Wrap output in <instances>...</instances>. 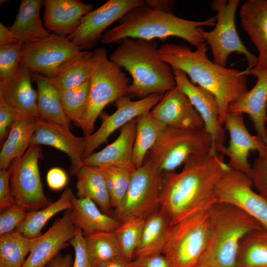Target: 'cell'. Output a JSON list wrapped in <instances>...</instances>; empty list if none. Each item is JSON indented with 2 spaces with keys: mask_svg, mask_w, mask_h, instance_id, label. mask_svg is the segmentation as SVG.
<instances>
[{
  "mask_svg": "<svg viewBox=\"0 0 267 267\" xmlns=\"http://www.w3.org/2000/svg\"><path fill=\"white\" fill-rule=\"evenodd\" d=\"M173 69L177 86L186 94L201 116L204 128L211 137L210 153L222 154L225 146V129L220 123L218 104L215 96L192 83L181 70Z\"/></svg>",
  "mask_w": 267,
  "mask_h": 267,
  "instance_id": "16",
  "label": "cell"
},
{
  "mask_svg": "<svg viewBox=\"0 0 267 267\" xmlns=\"http://www.w3.org/2000/svg\"><path fill=\"white\" fill-rule=\"evenodd\" d=\"M119 24L103 34L105 44L120 43L126 38L152 41L169 37L181 38L197 48L205 43L201 31L204 26H215L216 17L203 21H192L160 10L145 3L124 16Z\"/></svg>",
  "mask_w": 267,
  "mask_h": 267,
  "instance_id": "3",
  "label": "cell"
},
{
  "mask_svg": "<svg viewBox=\"0 0 267 267\" xmlns=\"http://www.w3.org/2000/svg\"><path fill=\"white\" fill-rule=\"evenodd\" d=\"M10 178V171L7 169H2L0 171V209L5 210L13 204L12 201L9 179Z\"/></svg>",
  "mask_w": 267,
  "mask_h": 267,
  "instance_id": "46",
  "label": "cell"
},
{
  "mask_svg": "<svg viewBox=\"0 0 267 267\" xmlns=\"http://www.w3.org/2000/svg\"><path fill=\"white\" fill-rule=\"evenodd\" d=\"M236 267H267V230H255L241 241Z\"/></svg>",
  "mask_w": 267,
  "mask_h": 267,
  "instance_id": "35",
  "label": "cell"
},
{
  "mask_svg": "<svg viewBox=\"0 0 267 267\" xmlns=\"http://www.w3.org/2000/svg\"></svg>",
  "mask_w": 267,
  "mask_h": 267,
  "instance_id": "54",
  "label": "cell"
},
{
  "mask_svg": "<svg viewBox=\"0 0 267 267\" xmlns=\"http://www.w3.org/2000/svg\"><path fill=\"white\" fill-rule=\"evenodd\" d=\"M144 0H109L85 15L76 30L67 38L82 50L93 48L106 29L133 9L143 4Z\"/></svg>",
  "mask_w": 267,
  "mask_h": 267,
  "instance_id": "13",
  "label": "cell"
},
{
  "mask_svg": "<svg viewBox=\"0 0 267 267\" xmlns=\"http://www.w3.org/2000/svg\"><path fill=\"white\" fill-rule=\"evenodd\" d=\"M46 180L48 187L53 190L64 188L68 181V176L65 171L59 168L50 169L47 173Z\"/></svg>",
  "mask_w": 267,
  "mask_h": 267,
  "instance_id": "48",
  "label": "cell"
},
{
  "mask_svg": "<svg viewBox=\"0 0 267 267\" xmlns=\"http://www.w3.org/2000/svg\"><path fill=\"white\" fill-rule=\"evenodd\" d=\"M43 0H23L13 24L9 27L15 39L23 44L34 43L49 37L40 17Z\"/></svg>",
  "mask_w": 267,
  "mask_h": 267,
  "instance_id": "26",
  "label": "cell"
},
{
  "mask_svg": "<svg viewBox=\"0 0 267 267\" xmlns=\"http://www.w3.org/2000/svg\"><path fill=\"white\" fill-rule=\"evenodd\" d=\"M81 50L66 37L52 33L39 42L23 44L21 64L32 73L53 78L65 61Z\"/></svg>",
  "mask_w": 267,
  "mask_h": 267,
  "instance_id": "12",
  "label": "cell"
},
{
  "mask_svg": "<svg viewBox=\"0 0 267 267\" xmlns=\"http://www.w3.org/2000/svg\"><path fill=\"white\" fill-rule=\"evenodd\" d=\"M149 113L168 127L181 129L204 128L201 116L186 94L177 86L166 92Z\"/></svg>",
  "mask_w": 267,
  "mask_h": 267,
  "instance_id": "19",
  "label": "cell"
},
{
  "mask_svg": "<svg viewBox=\"0 0 267 267\" xmlns=\"http://www.w3.org/2000/svg\"><path fill=\"white\" fill-rule=\"evenodd\" d=\"M44 20L51 33L67 37L79 27L81 18L93 9L80 0H44Z\"/></svg>",
  "mask_w": 267,
  "mask_h": 267,
  "instance_id": "22",
  "label": "cell"
},
{
  "mask_svg": "<svg viewBox=\"0 0 267 267\" xmlns=\"http://www.w3.org/2000/svg\"><path fill=\"white\" fill-rule=\"evenodd\" d=\"M39 118L30 115L17 117L0 152V169H7L12 162L23 155L31 145Z\"/></svg>",
  "mask_w": 267,
  "mask_h": 267,
  "instance_id": "28",
  "label": "cell"
},
{
  "mask_svg": "<svg viewBox=\"0 0 267 267\" xmlns=\"http://www.w3.org/2000/svg\"><path fill=\"white\" fill-rule=\"evenodd\" d=\"M28 211L23 207L13 204L0 215V235L11 232L21 224Z\"/></svg>",
  "mask_w": 267,
  "mask_h": 267,
  "instance_id": "43",
  "label": "cell"
},
{
  "mask_svg": "<svg viewBox=\"0 0 267 267\" xmlns=\"http://www.w3.org/2000/svg\"><path fill=\"white\" fill-rule=\"evenodd\" d=\"M159 47L155 40L126 38L110 54L109 59L132 78L131 97L164 93L177 86L173 69L161 58Z\"/></svg>",
  "mask_w": 267,
  "mask_h": 267,
  "instance_id": "4",
  "label": "cell"
},
{
  "mask_svg": "<svg viewBox=\"0 0 267 267\" xmlns=\"http://www.w3.org/2000/svg\"><path fill=\"white\" fill-rule=\"evenodd\" d=\"M43 157L40 145H31L9 167L13 204L28 212L41 210L52 202L44 195L41 180L39 160Z\"/></svg>",
  "mask_w": 267,
  "mask_h": 267,
  "instance_id": "11",
  "label": "cell"
},
{
  "mask_svg": "<svg viewBox=\"0 0 267 267\" xmlns=\"http://www.w3.org/2000/svg\"><path fill=\"white\" fill-rule=\"evenodd\" d=\"M194 267H210L206 266L201 265H197Z\"/></svg>",
  "mask_w": 267,
  "mask_h": 267,
  "instance_id": "53",
  "label": "cell"
},
{
  "mask_svg": "<svg viewBox=\"0 0 267 267\" xmlns=\"http://www.w3.org/2000/svg\"><path fill=\"white\" fill-rule=\"evenodd\" d=\"M166 127L163 123L152 117L149 112L136 118V132L132 157V163L135 169L144 163L146 155Z\"/></svg>",
  "mask_w": 267,
  "mask_h": 267,
  "instance_id": "32",
  "label": "cell"
},
{
  "mask_svg": "<svg viewBox=\"0 0 267 267\" xmlns=\"http://www.w3.org/2000/svg\"><path fill=\"white\" fill-rule=\"evenodd\" d=\"M135 132L136 118L120 129L119 134L113 142L84 159V165L95 167L133 165L132 157Z\"/></svg>",
  "mask_w": 267,
  "mask_h": 267,
  "instance_id": "25",
  "label": "cell"
},
{
  "mask_svg": "<svg viewBox=\"0 0 267 267\" xmlns=\"http://www.w3.org/2000/svg\"><path fill=\"white\" fill-rule=\"evenodd\" d=\"M129 262L123 257L102 263L95 267H128Z\"/></svg>",
  "mask_w": 267,
  "mask_h": 267,
  "instance_id": "52",
  "label": "cell"
},
{
  "mask_svg": "<svg viewBox=\"0 0 267 267\" xmlns=\"http://www.w3.org/2000/svg\"><path fill=\"white\" fill-rule=\"evenodd\" d=\"M32 77L38 87L37 110L39 118L70 130L71 121L64 111L60 90L52 78L37 73H33Z\"/></svg>",
  "mask_w": 267,
  "mask_h": 267,
  "instance_id": "29",
  "label": "cell"
},
{
  "mask_svg": "<svg viewBox=\"0 0 267 267\" xmlns=\"http://www.w3.org/2000/svg\"><path fill=\"white\" fill-rule=\"evenodd\" d=\"M128 267H169L163 254L137 257L129 262Z\"/></svg>",
  "mask_w": 267,
  "mask_h": 267,
  "instance_id": "47",
  "label": "cell"
},
{
  "mask_svg": "<svg viewBox=\"0 0 267 267\" xmlns=\"http://www.w3.org/2000/svg\"><path fill=\"white\" fill-rule=\"evenodd\" d=\"M76 229L72 210H66L45 233L33 239L30 255L22 267H45L68 246Z\"/></svg>",
  "mask_w": 267,
  "mask_h": 267,
  "instance_id": "17",
  "label": "cell"
},
{
  "mask_svg": "<svg viewBox=\"0 0 267 267\" xmlns=\"http://www.w3.org/2000/svg\"><path fill=\"white\" fill-rule=\"evenodd\" d=\"M251 178L259 193L267 200V144L258 152L252 166Z\"/></svg>",
  "mask_w": 267,
  "mask_h": 267,
  "instance_id": "42",
  "label": "cell"
},
{
  "mask_svg": "<svg viewBox=\"0 0 267 267\" xmlns=\"http://www.w3.org/2000/svg\"><path fill=\"white\" fill-rule=\"evenodd\" d=\"M18 41L15 39L9 30L2 22H0V46L16 43Z\"/></svg>",
  "mask_w": 267,
  "mask_h": 267,
  "instance_id": "51",
  "label": "cell"
},
{
  "mask_svg": "<svg viewBox=\"0 0 267 267\" xmlns=\"http://www.w3.org/2000/svg\"><path fill=\"white\" fill-rule=\"evenodd\" d=\"M85 240L92 267L122 257L113 231L85 236Z\"/></svg>",
  "mask_w": 267,
  "mask_h": 267,
  "instance_id": "37",
  "label": "cell"
},
{
  "mask_svg": "<svg viewBox=\"0 0 267 267\" xmlns=\"http://www.w3.org/2000/svg\"><path fill=\"white\" fill-rule=\"evenodd\" d=\"M77 177L78 198H89L104 213L111 215L113 206L105 178L98 168L83 165Z\"/></svg>",
  "mask_w": 267,
  "mask_h": 267,
  "instance_id": "30",
  "label": "cell"
},
{
  "mask_svg": "<svg viewBox=\"0 0 267 267\" xmlns=\"http://www.w3.org/2000/svg\"><path fill=\"white\" fill-rule=\"evenodd\" d=\"M171 225L168 215L160 208L148 217L134 259L162 254Z\"/></svg>",
  "mask_w": 267,
  "mask_h": 267,
  "instance_id": "31",
  "label": "cell"
},
{
  "mask_svg": "<svg viewBox=\"0 0 267 267\" xmlns=\"http://www.w3.org/2000/svg\"><path fill=\"white\" fill-rule=\"evenodd\" d=\"M223 125L229 133L230 140L222 154L228 157L227 165L230 168L251 177L252 166L249 162V155L251 151L258 152L265 142L257 135H252L249 133L243 114L227 112Z\"/></svg>",
  "mask_w": 267,
  "mask_h": 267,
  "instance_id": "18",
  "label": "cell"
},
{
  "mask_svg": "<svg viewBox=\"0 0 267 267\" xmlns=\"http://www.w3.org/2000/svg\"><path fill=\"white\" fill-rule=\"evenodd\" d=\"M92 56V52L81 50L60 67L51 78L60 91L74 88L89 79Z\"/></svg>",
  "mask_w": 267,
  "mask_h": 267,
  "instance_id": "33",
  "label": "cell"
},
{
  "mask_svg": "<svg viewBox=\"0 0 267 267\" xmlns=\"http://www.w3.org/2000/svg\"><path fill=\"white\" fill-rule=\"evenodd\" d=\"M239 17L242 27L258 51L257 65L242 71L255 76L267 69V0H248L241 6Z\"/></svg>",
  "mask_w": 267,
  "mask_h": 267,
  "instance_id": "20",
  "label": "cell"
},
{
  "mask_svg": "<svg viewBox=\"0 0 267 267\" xmlns=\"http://www.w3.org/2000/svg\"><path fill=\"white\" fill-rule=\"evenodd\" d=\"M264 228L238 207L217 202L210 208V227L205 251L198 265L236 267L240 243L249 233Z\"/></svg>",
  "mask_w": 267,
  "mask_h": 267,
  "instance_id": "5",
  "label": "cell"
},
{
  "mask_svg": "<svg viewBox=\"0 0 267 267\" xmlns=\"http://www.w3.org/2000/svg\"><path fill=\"white\" fill-rule=\"evenodd\" d=\"M89 82L87 109L78 125L85 136L93 133L97 118L108 104L129 95L131 84L122 68L108 57L103 47L95 48L92 52Z\"/></svg>",
  "mask_w": 267,
  "mask_h": 267,
  "instance_id": "6",
  "label": "cell"
},
{
  "mask_svg": "<svg viewBox=\"0 0 267 267\" xmlns=\"http://www.w3.org/2000/svg\"><path fill=\"white\" fill-rule=\"evenodd\" d=\"M178 172L163 173L159 208L171 225L217 203L216 190L229 168L223 155L209 153L193 156Z\"/></svg>",
  "mask_w": 267,
  "mask_h": 267,
  "instance_id": "1",
  "label": "cell"
},
{
  "mask_svg": "<svg viewBox=\"0 0 267 267\" xmlns=\"http://www.w3.org/2000/svg\"><path fill=\"white\" fill-rule=\"evenodd\" d=\"M73 219L77 227L80 228L84 235L114 231L120 224L115 217L103 212L97 204L89 198H72Z\"/></svg>",
  "mask_w": 267,
  "mask_h": 267,
  "instance_id": "27",
  "label": "cell"
},
{
  "mask_svg": "<svg viewBox=\"0 0 267 267\" xmlns=\"http://www.w3.org/2000/svg\"><path fill=\"white\" fill-rule=\"evenodd\" d=\"M253 186L250 176L229 167L217 185V202L238 207L267 230V200Z\"/></svg>",
  "mask_w": 267,
  "mask_h": 267,
  "instance_id": "14",
  "label": "cell"
},
{
  "mask_svg": "<svg viewBox=\"0 0 267 267\" xmlns=\"http://www.w3.org/2000/svg\"><path fill=\"white\" fill-rule=\"evenodd\" d=\"M18 116L16 111L3 101L0 100V138L7 137L9 129Z\"/></svg>",
  "mask_w": 267,
  "mask_h": 267,
  "instance_id": "45",
  "label": "cell"
},
{
  "mask_svg": "<svg viewBox=\"0 0 267 267\" xmlns=\"http://www.w3.org/2000/svg\"><path fill=\"white\" fill-rule=\"evenodd\" d=\"M255 76L257 80L253 88L231 104L227 112L248 115L257 135L267 144V69Z\"/></svg>",
  "mask_w": 267,
  "mask_h": 267,
  "instance_id": "23",
  "label": "cell"
},
{
  "mask_svg": "<svg viewBox=\"0 0 267 267\" xmlns=\"http://www.w3.org/2000/svg\"><path fill=\"white\" fill-rule=\"evenodd\" d=\"M145 220H130L120 222L113 231L122 256L130 262L139 243Z\"/></svg>",
  "mask_w": 267,
  "mask_h": 267,
  "instance_id": "40",
  "label": "cell"
},
{
  "mask_svg": "<svg viewBox=\"0 0 267 267\" xmlns=\"http://www.w3.org/2000/svg\"><path fill=\"white\" fill-rule=\"evenodd\" d=\"M210 208L197 212L171 225L162 254L169 267H194L208 242Z\"/></svg>",
  "mask_w": 267,
  "mask_h": 267,
  "instance_id": "7",
  "label": "cell"
},
{
  "mask_svg": "<svg viewBox=\"0 0 267 267\" xmlns=\"http://www.w3.org/2000/svg\"><path fill=\"white\" fill-rule=\"evenodd\" d=\"M211 139L205 129L167 126L148 154L163 173L175 171L191 157L211 152Z\"/></svg>",
  "mask_w": 267,
  "mask_h": 267,
  "instance_id": "8",
  "label": "cell"
},
{
  "mask_svg": "<svg viewBox=\"0 0 267 267\" xmlns=\"http://www.w3.org/2000/svg\"><path fill=\"white\" fill-rule=\"evenodd\" d=\"M70 243L75 251V259L71 267H92L87 249L85 235L80 228L77 227Z\"/></svg>",
  "mask_w": 267,
  "mask_h": 267,
  "instance_id": "44",
  "label": "cell"
},
{
  "mask_svg": "<svg viewBox=\"0 0 267 267\" xmlns=\"http://www.w3.org/2000/svg\"><path fill=\"white\" fill-rule=\"evenodd\" d=\"M32 74L21 64L14 77L6 84L0 86V100L13 108L18 116L38 117V93L31 84Z\"/></svg>",
  "mask_w": 267,
  "mask_h": 267,
  "instance_id": "24",
  "label": "cell"
},
{
  "mask_svg": "<svg viewBox=\"0 0 267 267\" xmlns=\"http://www.w3.org/2000/svg\"><path fill=\"white\" fill-rule=\"evenodd\" d=\"M23 44L18 42L0 46V86L9 82L18 70Z\"/></svg>",
  "mask_w": 267,
  "mask_h": 267,
  "instance_id": "41",
  "label": "cell"
},
{
  "mask_svg": "<svg viewBox=\"0 0 267 267\" xmlns=\"http://www.w3.org/2000/svg\"><path fill=\"white\" fill-rule=\"evenodd\" d=\"M240 3V0L213 1L211 7L217 14L216 25L212 31L202 29L201 33L211 48L215 63L225 67L228 56L237 52L245 56L248 70L257 65L258 57L248 49L237 32L235 18Z\"/></svg>",
  "mask_w": 267,
  "mask_h": 267,
  "instance_id": "9",
  "label": "cell"
},
{
  "mask_svg": "<svg viewBox=\"0 0 267 267\" xmlns=\"http://www.w3.org/2000/svg\"><path fill=\"white\" fill-rule=\"evenodd\" d=\"M97 168L105 178L112 205L115 211L120 207L127 193L132 174L136 169L132 165Z\"/></svg>",
  "mask_w": 267,
  "mask_h": 267,
  "instance_id": "38",
  "label": "cell"
},
{
  "mask_svg": "<svg viewBox=\"0 0 267 267\" xmlns=\"http://www.w3.org/2000/svg\"><path fill=\"white\" fill-rule=\"evenodd\" d=\"M89 79L74 88L60 91L64 111L71 121L77 126L86 112L89 91Z\"/></svg>",
  "mask_w": 267,
  "mask_h": 267,
  "instance_id": "39",
  "label": "cell"
},
{
  "mask_svg": "<svg viewBox=\"0 0 267 267\" xmlns=\"http://www.w3.org/2000/svg\"><path fill=\"white\" fill-rule=\"evenodd\" d=\"M86 136L77 137L67 130L39 118L31 145L53 147L67 154L71 161L70 172L75 175L84 165Z\"/></svg>",
  "mask_w": 267,
  "mask_h": 267,
  "instance_id": "21",
  "label": "cell"
},
{
  "mask_svg": "<svg viewBox=\"0 0 267 267\" xmlns=\"http://www.w3.org/2000/svg\"><path fill=\"white\" fill-rule=\"evenodd\" d=\"M73 195L71 189L66 188L57 200L45 208L28 212L24 220L14 231L30 238L40 236L43 228L52 217L61 211L72 209Z\"/></svg>",
  "mask_w": 267,
  "mask_h": 267,
  "instance_id": "34",
  "label": "cell"
},
{
  "mask_svg": "<svg viewBox=\"0 0 267 267\" xmlns=\"http://www.w3.org/2000/svg\"><path fill=\"white\" fill-rule=\"evenodd\" d=\"M163 172L147 159L132 174L127 193L115 217L122 222L130 220H145L159 209Z\"/></svg>",
  "mask_w": 267,
  "mask_h": 267,
  "instance_id": "10",
  "label": "cell"
},
{
  "mask_svg": "<svg viewBox=\"0 0 267 267\" xmlns=\"http://www.w3.org/2000/svg\"><path fill=\"white\" fill-rule=\"evenodd\" d=\"M33 238L13 231L0 236V267H22Z\"/></svg>",
  "mask_w": 267,
  "mask_h": 267,
  "instance_id": "36",
  "label": "cell"
},
{
  "mask_svg": "<svg viewBox=\"0 0 267 267\" xmlns=\"http://www.w3.org/2000/svg\"><path fill=\"white\" fill-rule=\"evenodd\" d=\"M164 93L152 94L135 101L132 100L129 95L118 100L115 102L116 110L110 115L102 112L100 115L102 121L99 128L91 134L86 136L83 158L89 156L106 142L117 130L139 115L149 112L160 101Z\"/></svg>",
  "mask_w": 267,
  "mask_h": 267,
  "instance_id": "15",
  "label": "cell"
},
{
  "mask_svg": "<svg viewBox=\"0 0 267 267\" xmlns=\"http://www.w3.org/2000/svg\"><path fill=\"white\" fill-rule=\"evenodd\" d=\"M161 58L172 68L178 69L191 82L213 94L218 104L220 123L223 125L229 106L248 90L247 76L242 71L227 68L211 61L207 44L192 50L188 46L167 43L159 47Z\"/></svg>",
  "mask_w": 267,
  "mask_h": 267,
  "instance_id": "2",
  "label": "cell"
},
{
  "mask_svg": "<svg viewBox=\"0 0 267 267\" xmlns=\"http://www.w3.org/2000/svg\"><path fill=\"white\" fill-rule=\"evenodd\" d=\"M145 3L160 10L172 13L175 2L170 0H147Z\"/></svg>",
  "mask_w": 267,
  "mask_h": 267,
  "instance_id": "49",
  "label": "cell"
},
{
  "mask_svg": "<svg viewBox=\"0 0 267 267\" xmlns=\"http://www.w3.org/2000/svg\"><path fill=\"white\" fill-rule=\"evenodd\" d=\"M72 259L70 254L62 255L58 254L45 267H71Z\"/></svg>",
  "mask_w": 267,
  "mask_h": 267,
  "instance_id": "50",
  "label": "cell"
}]
</instances>
